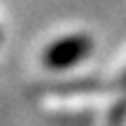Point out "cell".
Returning <instances> with one entry per match:
<instances>
[{"label": "cell", "mask_w": 126, "mask_h": 126, "mask_svg": "<svg viewBox=\"0 0 126 126\" xmlns=\"http://www.w3.org/2000/svg\"><path fill=\"white\" fill-rule=\"evenodd\" d=\"M91 51V37L75 33V35H63L54 40L42 54V63L49 70H68L82 59H86Z\"/></svg>", "instance_id": "6da1fadb"}, {"label": "cell", "mask_w": 126, "mask_h": 126, "mask_svg": "<svg viewBox=\"0 0 126 126\" xmlns=\"http://www.w3.org/2000/svg\"><path fill=\"white\" fill-rule=\"evenodd\" d=\"M124 84H126V75H124Z\"/></svg>", "instance_id": "7a4b0ae2"}]
</instances>
